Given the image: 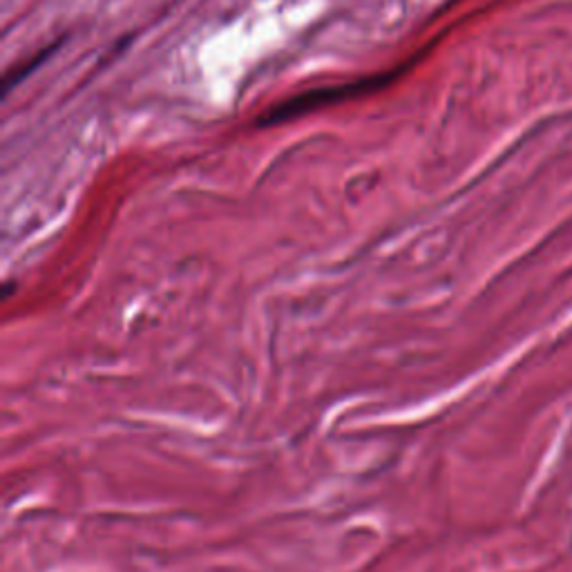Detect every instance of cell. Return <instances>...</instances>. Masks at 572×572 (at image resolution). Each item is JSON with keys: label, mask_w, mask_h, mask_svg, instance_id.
Masks as SVG:
<instances>
[{"label": "cell", "mask_w": 572, "mask_h": 572, "mask_svg": "<svg viewBox=\"0 0 572 572\" xmlns=\"http://www.w3.org/2000/svg\"><path fill=\"white\" fill-rule=\"evenodd\" d=\"M391 78H394V74H382V77L358 78V81L340 83V86L307 89V92L296 94V97L268 108L266 114H262V117L257 119V123H260L262 128L280 126V123L293 121V119H300L305 117V114L322 110V108L327 106H336V103L349 101V99L362 97V94L376 92L378 88H385Z\"/></svg>", "instance_id": "1"}, {"label": "cell", "mask_w": 572, "mask_h": 572, "mask_svg": "<svg viewBox=\"0 0 572 572\" xmlns=\"http://www.w3.org/2000/svg\"><path fill=\"white\" fill-rule=\"evenodd\" d=\"M61 43H63V41H61ZM61 43H52V45H47V47H43L41 52L34 54V57L29 58L27 63H23V66H18V68H12V69H9V72L5 74V81H3V97H7V94L12 92V89L16 88L18 83H23L25 78L29 77V74L36 72V69L41 68L43 63L47 61V58L52 57V54L57 52L58 47H61Z\"/></svg>", "instance_id": "2"}]
</instances>
